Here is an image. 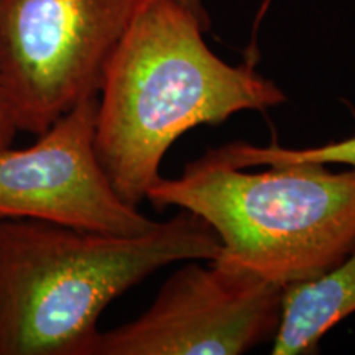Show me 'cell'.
<instances>
[{
    "mask_svg": "<svg viewBox=\"0 0 355 355\" xmlns=\"http://www.w3.org/2000/svg\"><path fill=\"white\" fill-rule=\"evenodd\" d=\"M176 2L180 3V6H183L186 10H189L193 15H196L199 21H201L206 28H209V17H207L202 0H176Z\"/></svg>",
    "mask_w": 355,
    "mask_h": 355,
    "instance_id": "obj_10",
    "label": "cell"
},
{
    "mask_svg": "<svg viewBox=\"0 0 355 355\" xmlns=\"http://www.w3.org/2000/svg\"><path fill=\"white\" fill-rule=\"evenodd\" d=\"M17 130L12 127L10 121H8L6 109H3L2 99H0V150L12 146L13 139H15Z\"/></svg>",
    "mask_w": 355,
    "mask_h": 355,
    "instance_id": "obj_9",
    "label": "cell"
},
{
    "mask_svg": "<svg viewBox=\"0 0 355 355\" xmlns=\"http://www.w3.org/2000/svg\"><path fill=\"white\" fill-rule=\"evenodd\" d=\"M99 97L61 115L26 148L0 150V219H30L112 235H141L162 222L123 201L96 153Z\"/></svg>",
    "mask_w": 355,
    "mask_h": 355,
    "instance_id": "obj_6",
    "label": "cell"
},
{
    "mask_svg": "<svg viewBox=\"0 0 355 355\" xmlns=\"http://www.w3.org/2000/svg\"><path fill=\"white\" fill-rule=\"evenodd\" d=\"M212 162L222 163L234 168L272 166L291 162H313L321 165H349L355 168V135L350 139L332 141L311 148H285V146L270 145L257 146L245 141H234L222 148L211 150L206 153Z\"/></svg>",
    "mask_w": 355,
    "mask_h": 355,
    "instance_id": "obj_8",
    "label": "cell"
},
{
    "mask_svg": "<svg viewBox=\"0 0 355 355\" xmlns=\"http://www.w3.org/2000/svg\"><path fill=\"white\" fill-rule=\"evenodd\" d=\"M146 199L199 216L219 237L216 261L279 286L334 268L355 248V168L291 162L247 173L204 155Z\"/></svg>",
    "mask_w": 355,
    "mask_h": 355,
    "instance_id": "obj_3",
    "label": "cell"
},
{
    "mask_svg": "<svg viewBox=\"0 0 355 355\" xmlns=\"http://www.w3.org/2000/svg\"><path fill=\"white\" fill-rule=\"evenodd\" d=\"M219 252L211 225L184 209L141 235L0 219V355H91L114 300L163 266Z\"/></svg>",
    "mask_w": 355,
    "mask_h": 355,
    "instance_id": "obj_2",
    "label": "cell"
},
{
    "mask_svg": "<svg viewBox=\"0 0 355 355\" xmlns=\"http://www.w3.org/2000/svg\"><path fill=\"white\" fill-rule=\"evenodd\" d=\"M283 286L211 260L166 279L133 321L99 332L91 355H241L275 336Z\"/></svg>",
    "mask_w": 355,
    "mask_h": 355,
    "instance_id": "obj_5",
    "label": "cell"
},
{
    "mask_svg": "<svg viewBox=\"0 0 355 355\" xmlns=\"http://www.w3.org/2000/svg\"><path fill=\"white\" fill-rule=\"evenodd\" d=\"M206 30L176 0H146L105 68L96 153L132 206L162 180L163 158L183 133L286 99L250 66H232L211 51Z\"/></svg>",
    "mask_w": 355,
    "mask_h": 355,
    "instance_id": "obj_1",
    "label": "cell"
},
{
    "mask_svg": "<svg viewBox=\"0 0 355 355\" xmlns=\"http://www.w3.org/2000/svg\"><path fill=\"white\" fill-rule=\"evenodd\" d=\"M146 0H0V99L38 135L87 97Z\"/></svg>",
    "mask_w": 355,
    "mask_h": 355,
    "instance_id": "obj_4",
    "label": "cell"
},
{
    "mask_svg": "<svg viewBox=\"0 0 355 355\" xmlns=\"http://www.w3.org/2000/svg\"><path fill=\"white\" fill-rule=\"evenodd\" d=\"M352 313H355V248L334 268L283 286L272 354H316L326 332Z\"/></svg>",
    "mask_w": 355,
    "mask_h": 355,
    "instance_id": "obj_7",
    "label": "cell"
}]
</instances>
